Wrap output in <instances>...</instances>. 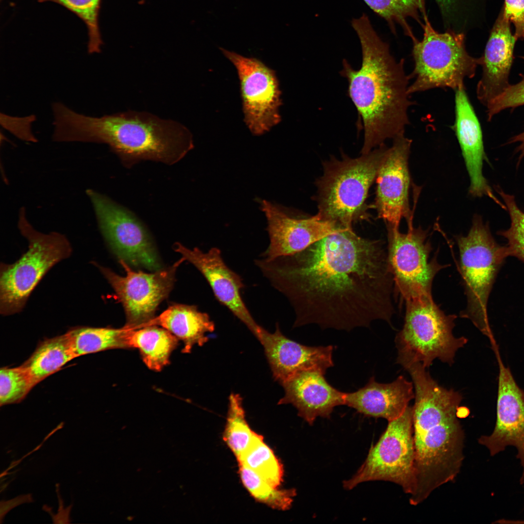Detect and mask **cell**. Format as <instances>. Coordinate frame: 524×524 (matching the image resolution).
<instances>
[{"instance_id": "cell-1", "label": "cell", "mask_w": 524, "mask_h": 524, "mask_svg": "<svg viewBox=\"0 0 524 524\" xmlns=\"http://www.w3.org/2000/svg\"><path fill=\"white\" fill-rule=\"evenodd\" d=\"M255 264L291 304L294 328L313 324L350 331L377 320L391 323L393 281L387 252L381 240L361 237L353 228Z\"/></svg>"}, {"instance_id": "cell-2", "label": "cell", "mask_w": 524, "mask_h": 524, "mask_svg": "<svg viewBox=\"0 0 524 524\" xmlns=\"http://www.w3.org/2000/svg\"><path fill=\"white\" fill-rule=\"evenodd\" d=\"M352 25L361 45V66L355 69L344 60L341 73L348 81L349 96L363 123L360 153L365 154L386 140L404 134L413 103L404 60L393 57L365 14L353 19Z\"/></svg>"}, {"instance_id": "cell-3", "label": "cell", "mask_w": 524, "mask_h": 524, "mask_svg": "<svg viewBox=\"0 0 524 524\" xmlns=\"http://www.w3.org/2000/svg\"><path fill=\"white\" fill-rule=\"evenodd\" d=\"M52 114L54 142L106 144L127 167L143 160L174 164L194 148L193 136L185 126L148 112L94 117L59 102Z\"/></svg>"}, {"instance_id": "cell-4", "label": "cell", "mask_w": 524, "mask_h": 524, "mask_svg": "<svg viewBox=\"0 0 524 524\" xmlns=\"http://www.w3.org/2000/svg\"><path fill=\"white\" fill-rule=\"evenodd\" d=\"M388 148L383 144L357 158L344 155L324 162L323 175L316 182L317 214L343 228L366 218L368 194Z\"/></svg>"}, {"instance_id": "cell-5", "label": "cell", "mask_w": 524, "mask_h": 524, "mask_svg": "<svg viewBox=\"0 0 524 524\" xmlns=\"http://www.w3.org/2000/svg\"><path fill=\"white\" fill-rule=\"evenodd\" d=\"M17 227L28 242V249L15 262L0 264V313L3 316L22 311L47 273L72 252L70 241L64 234L56 231L46 233L36 229L24 207L18 211Z\"/></svg>"}, {"instance_id": "cell-6", "label": "cell", "mask_w": 524, "mask_h": 524, "mask_svg": "<svg viewBox=\"0 0 524 524\" xmlns=\"http://www.w3.org/2000/svg\"><path fill=\"white\" fill-rule=\"evenodd\" d=\"M405 301L404 326L395 339L397 363L405 369L416 362L428 367L436 359L451 365L457 350L468 342L464 337L453 334L457 316L445 314L432 295Z\"/></svg>"}, {"instance_id": "cell-7", "label": "cell", "mask_w": 524, "mask_h": 524, "mask_svg": "<svg viewBox=\"0 0 524 524\" xmlns=\"http://www.w3.org/2000/svg\"><path fill=\"white\" fill-rule=\"evenodd\" d=\"M460 273L467 298L461 317L470 319L490 340L495 341L490 326L487 303L497 274L508 256L506 246L495 241L489 226L475 215L467 235L456 237Z\"/></svg>"}, {"instance_id": "cell-8", "label": "cell", "mask_w": 524, "mask_h": 524, "mask_svg": "<svg viewBox=\"0 0 524 524\" xmlns=\"http://www.w3.org/2000/svg\"><path fill=\"white\" fill-rule=\"evenodd\" d=\"M424 19L422 39L411 36L414 66L409 75L413 80L409 85V94L436 88L456 90L464 87V79L475 76L480 58L469 54L462 33L450 30L439 33L426 15Z\"/></svg>"}, {"instance_id": "cell-9", "label": "cell", "mask_w": 524, "mask_h": 524, "mask_svg": "<svg viewBox=\"0 0 524 524\" xmlns=\"http://www.w3.org/2000/svg\"><path fill=\"white\" fill-rule=\"evenodd\" d=\"M413 408L408 406L398 417L388 421L378 442L372 446L363 463L343 482L345 490L371 481H385L400 486L409 496L416 489Z\"/></svg>"}, {"instance_id": "cell-10", "label": "cell", "mask_w": 524, "mask_h": 524, "mask_svg": "<svg viewBox=\"0 0 524 524\" xmlns=\"http://www.w3.org/2000/svg\"><path fill=\"white\" fill-rule=\"evenodd\" d=\"M406 233L399 227L386 225L388 231L387 257L393 277V291L400 299L406 300L425 295H432V282L443 267L431 258L432 247L428 231L420 227L414 228L412 221L408 223Z\"/></svg>"}, {"instance_id": "cell-11", "label": "cell", "mask_w": 524, "mask_h": 524, "mask_svg": "<svg viewBox=\"0 0 524 524\" xmlns=\"http://www.w3.org/2000/svg\"><path fill=\"white\" fill-rule=\"evenodd\" d=\"M85 193L100 232L118 260L155 271L163 268L150 234L134 213L94 189Z\"/></svg>"}, {"instance_id": "cell-12", "label": "cell", "mask_w": 524, "mask_h": 524, "mask_svg": "<svg viewBox=\"0 0 524 524\" xmlns=\"http://www.w3.org/2000/svg\"><path fill=\"white\" fill-rule=\"evenodd\" d=\"M181 258L172 266L153 273L136 271L123 260L119 262L126 272L121 276L111 269L93 262L115 292L126 315L127 329L145 327L154 317L160 304L171 292L177 267L183 262Z\"/></svg>"}, {"instance_id": "cell-13", "label": "cell", "mask_w": 524, "mask_h": 524, "mask_svg": "<svg viewBox=\"0 0 524 524\" xmlns=\"http://www.w3.org/2000/svg\"><path fill=\"white\" fill-rule=\"evenodd\" d=\"M220 49L237 71L246 125L255 135L264 134L281 121V91L275 71L256 58Z\"/></svg>"}, {"instance_id": "cell-14", "label": "cell", "mask_w": 524, "mask_h": 524, "mask_svg": "<svg viewBox=\"0 0 524 524\" xmlns=\"http://www.w3.org/2000/svg\"><path fill=\"white\" fill-rule=\"evenodd\" d=\"M411 145V140L405 134L393 139L376 177L375 207L386 225L399 227L402 218L407 222L412 220L409 204Z\"/></svg>"}, {"instance_id": "cell-15", "label": "cell", "mask_w": 524, "mask_h": 524, "mask_svg": "<svg viewBox=\"0 0 524 524\" xmlns=\"http://www.w3.org/2000/svg\"><path fill=\"white\" fill-rule=\"evenodd\" d=\"M499 366L496 420L492 433L482 435L479 444L486 446L491 456L515 446L523 468L520 483H524V390L517 384L509 367L505 366L497 345L492 347Z\"/></svg>"}, {"instance_id": "cell-16", "label": "cell", "mask_w": 524, "mask_h": 524, "mask_svg": "<svg viewBox=\"0 0 524 524\" xmlns=\"http://www.w3.org/2000/svg\"><path fill=\"white\" fill-rule=\"evenodd\" d=\"M260 202L261 210L267 219L270 240L261 256L267 260L299 252L344 229L322 219L317 214L307 218L297 217L276 203L265 200Z\"/></svg>"}, {"instance_id": "cell-17", "label": "cell", "mask_w": 524, "mask_h": 524, "mask_svg": "<svg viewBox=\"0 0 524 524\" xmlns=\"http://www.w3.org/2000/svg\"><path fill=\"white\" fill-rule=\"evenodd\" d=\"M173 248L199 271L218 301L257 338L263 328L255 321L243 300L241 291L245 285L242 278L227 266L220 250L213 247L204 252L198 248L189 249L179 243H176Z\"/></svg>"}, {"instance_id": "cell-18", "label": "cell", "mask_w": 524, "mask_h": 524, "mask_svg": "<svg viewBox=\"0 0 524 524\" xmlns=\"http://www.w3.org/2000/svg\"><path fill=\"white\" fill-rule=\"evenodd\" d=\"M257 339L263 347L273 377L280 384L300 371L315 369L326 373L334 365L332 346L302 344L284 335L278 324L273 333L263 328Z\"/></svg>"}, {"instance_id": "cell-19", "label": "cell", "mask_w": 524, "mask_h": 524, "mask_svg": "<svg viewBox=\"0 0 524 524\" xmlns=\"http://www.w3.org/2000/svg\"><path fill=\"white\" fill-rule=\"evenodd\" d=\"M455 121L452 128L460 147L469 179V194L473 197L487 196L503 209L504 205L493 194L483 174L487 160L480 124L465 92V87L455 90Z\"/></svg>"}, {"instance_id": "cell-20", "label": "cell", "mask_w": 524, "mask_h": 524, "mask_svg": "<svg viewBox=\"0 0 524 524\" xmlns=\"http://www.w3.org/2000/svg\"><path fill=\"white\" fill-rule=\"evenodd\" d=\"M517 40L502 7L491 31L484 55L480 57L483 72L476 94L486 107L510 85L508 77Z\"/></svg>"}, {"instance_id": "cell-21", "label": "cell", "mask_w": 524, "mask_h": 524, "mask_svg": "<svg viewBox=\"0 0 524 524\" xmlns=\"http://www.w3.org/2000/svg\"><path fill=\"white\" fill-rule=\"evenodd\" d=\"M319 369L300 371L281 383L284 395L278 404H292L310 425L318 417L329 418L334 408L344 405V393L332 387Z\"/></svg>"}, {"instance_id": "cell-22", "label": "cell", "mask_w": 524, "mask_h": 524, "mask_svg": "<svg viewBox=\"0 0 524 524\" xmlns=\"http://www.w3.org/2000/svg\"><path fill=\"white\" fill-rule=\"evenodd\" d=\"M414 397L413 383L400 376L389 383H380L372 377L356 392L345 393L344 405L368 417L388 421L399 417Z\"/></svg>"}, {"instance_id": "cell-23", "label": "cell", "mask_w": 524, "mask_h": 524, "mask_svg": "<svg viewBox=\"0 0 524 524\" xmlns=\"http://www.w3.org/2000/svg\"><path fill=\"white\" fill-rule=\"evenodd\" d=\"M159 326L184 343L183 353H190L193 346H202L208 342L206 336L214 330L215 325L210 316L200 311L194 305L173 304L154 317L145 326Z\"/></svg>"}, {"instance_id": "cell-24", "label": "cell", "mask_w": 524, "mask_h": 524, "mask_svg": "<svg viewBox=\"0 0 524 524\" xmlns=\"http://www.w3.org/2000/svg\"><path fill=\"white\" fill-rule=\"evenodd\" d=\"M126 329L127 348L138 349L149 369L159 372L169 363L170 356L179 340L170 332L155 325Z\"/></svg>"}, {"instance_id": "cell-25", "label": "cell", "mask_w": 524, "mask_h": 524, "mask_svg": "<svg viewBox=\"0 0 524 524\" xmlns=\"http://www.w3.org/2000/svg\"><path fill=\"white\" fill-rule=\"evenodd\" d=\"M75 358L66 333L40 342L20 366L27 373L34 387Z\"/></svg>"}, {"instance_id": "cell-26", "label": "cell", "mask_w": 524, "mask_h": 524, "mask_svg": "<svg viewBox=\"0 0 524 524\" xmlns=\"http://www.w3.org/2000/svg\"><path fill=\"white\" fill-rule=\"evenodd\" d=\"M126 329L79 326L66 332L75 357L115 348H127Z\"/></svg>"}, {"instance_id": "cell-27", "label": "cell", "mask_w": 524, "mask_h": 524, "mask_svg": "<svg viewBox=\"0 0 524 524\" xmlns=\"http://www.w3.org/2000/svg\"><path fill=\"white\" fill-rule=\"evenodd\" d=\"M242 401L239 394L232 393L229 396L223 434V440L237 458L247 449L257 434L246 422Z\"/></svg>"}, {"instance_id": "cell-28", "label": "cell", "mask_w": 524, "mask_h": 524, "mask_svg": "<svg viewBox=\"0 0 524 524\" xmlns=\"http://www.w3.org/2000/svg\"><path fill=\"white\" fill-rule=\"evenodd\" d=\"M273 486L278 487L282 481L283 468L272 450L257 434L247 449L238 458Z\"/></svg>"}, {"instance_id": "cell-29", "label": "cell", "mask_w": 524, "mask_h": 524, "mask_svg": "<svg viewBox=\"0 0 524 524\" xmlns=\"http://www.w3.org/2000/svg\"><path fill=\"white\" fill-rule=\"evenodd\" d=\"M239 465L242 482L256 500L278 510L290 508L296 494L295 490L278 489L245 465Z\"/></svg>"}, {"instance_id": "cell-30", "label": "cell", "mask_w": 524, "mask_h": 524, "mask_svg": "<svg viewBox=\"0 0 524 524\" xmlns=\"http://www.w3.org/2000/svg\"><path fill=\"white\" fill-rule=\"evenodd\" d=\"M60 4L76 14L88 29V52L99 53L103 42L99 30L98 16L101 0H42Z\"/></svg>"}, {"instance_id": "cell-31", "label": "cell", "mask_w": 524, "mask_h": 524, "mask_svg": "<svg viewBox=\"0 0 524 524\" xmlns=\"http://www.w3.org/2000/svg\"><path fill=\"white\" fill-rule=\"evenodd\" d=\"M496 190L505 202L511 220L509 229L498 234L507 240L506 246L508 256L515 257L524 262V212L518 206L513 196L506 193L499 187H496Z\"/></svg>"}, {"instance_id": "cell-32", "label": "cell", "mask_w": 524, "mask_h": 524, "mask_svg": "<svg viewBox=\"0 0 524 524\" xmlns=\"http://www.w3.org/2000/svg\"><path fill=\"white\" fill-rule=\"evenodd\" d=\"M375 13L391 25L395 22L407 25L406 19H419V13L425 14V0H363Z\"/></svg>"}, {"instance_id": "cell-33", "label": "cell", "mask_w": 524, "mask_h": 524, "mask_svg": "<svg viewBox=\"0 0 524 524\" xmlns=\"http://www.w3.org/2000/svg\"><path fill=\"white\" fill-rule=\"evenodd\" d=\"M33 386L26 371L21 366L5 367L0 371V405L16 404L27 396Z\"/></svg>"}, {"instance_id": "cell-34", "label": "cell", "mask_w": 524, "mask_h": 524, "mask_svg": "<svg viewBox=\"0 0 524 524\" xmlns=\"http://www.w3.org/2000/svg\"><path fill=\"white\" fill-rule=\"evenodd\" d=\"M524 105V77L517 83L510 85L486 106L488 120L500 112Z\"/></svg>"}, {"instance_id": "cell-35", "label": "cell", "mask_w": 524, "mask_h": 524, "mask_svg": "<svg viewBox=\"0 0 524 524\" xmlns=\"http://www.w3.org/2000/svg\"><path fill=\"white\" fill-rule=\"evenodd\" d=\"M1 115V118L3 119L1 120V125L16 138L28 143H34L38 141L32 129L34 116L17 117L2 114Z\"/></svg>"}, {"instance_id": "cell-36", "label": "cell", "mask_w": 524, "mask_h": 524, "mask_svg": "<svg viewBox=\"0 0 524 524\" xmlns=\"http://www.w3.org/2000/svg\"><path fill=\"white\" fill-rule=\"evenodd\" d=\"M502 7L506 16L514 25L516 39H524V0H505Z\"/></svg>"}, {"instance_id": "cell-37", "label": "cell", "mask_w": 524, "mask_h": 524, "mask_svg": "<svg viewBox=\"0 0 524 524\" xmlns=\"http://www.w3.org/2000/svg\"><path fill=\"white\" fill-rule=\"evenodd\" d=\"M33 501L31 494H22L7 501H1L0 504V520L2 523L5 515L14 508L25 503Z\"/></svg>"}, {"instance_id": "cell-38", "label": "cell", "mask_w": 524, "mask_h": 524, "mask_svg": "<svg viewBox=\"0 0 524 524\" xmlns=\"http://www.w3.org/2000/svg\"><path fill=\"white\" fill-rule=\"evenodd\" d=\"M458 0H435L443 16L449 17L454 12Z\"/></svg>"}, {"instance_id": "cell-39", "label": "cell", "mask_w": 524, "mask_h": 524, "mask_svg": "<svg viewBox=\"0 0 524 524\" xmlns=\"http://www.w3.org/2000/svg\"><path fill=\"white\" fill-rule=\"evenodd\" d=\"M515 142L520 144L516 150L517 152L519 153V160L520 162L524 157V131L519 134L512 137L508 142L509 144Z\"/></svg>"}, {"instance_id": "cell-40", "label": "cell", "mask_w": 524, "mask_h": 524, "mask_svg": "<svg viewBox=\"0 0 524 524\" xmlns=\"http://www.w3.org/2000/svg\"><path fill=\"white\" fill-rule=\"evenodd\" d=\"M501 523H502V524H505V523H507V524H508V523H522V524H524V521H511L501 520Z\"/></svg>"}]
</instances>
